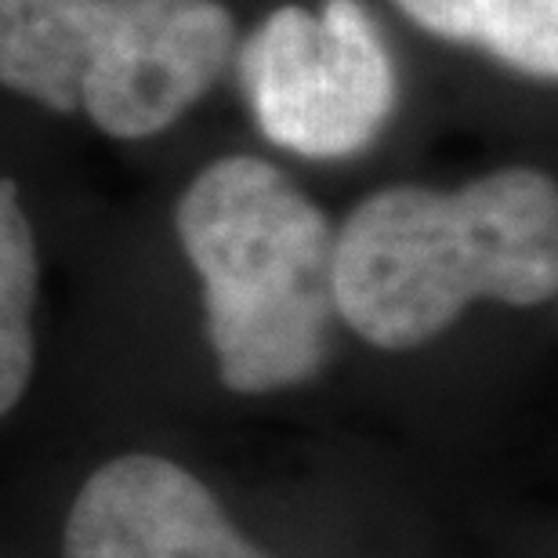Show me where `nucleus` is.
Masks as SVG:
<instances>
[{"label":"nucleus","mask_w":558,"mask_h":558,"mask_svg":"<svg viewBox=\"0 0 558 558\" xmlns=\"http://www.w3.org/2000/svg\"><path fill=\"white\" fill-rule=\"evenodd\" d=\"M558 290V185L537 167L442 193L388 185L333 232V301L344 327L385 352L450 330L475 301L544 305Z\"/></svg>","instance_id":"f257e3e1"},{"label":"nucleus","mask_w":558,"mask_h":558,"mask_svg":"<svg viewBox=\"0 0 558 558\" xmlns=\"http://www.w3.org/2000/svg\"><path fill=\"white\" fill-rule=\"evenodd\" d=\"M204 283L207 341L229 392L269 396L312 381L330 355L333 226L262 156L207 163L174 207Z\"/></svg>","instance_id":"f03ea898"},{"label":"nucleus","mask_w":558,"mask_h":558,"mask_svg":"<svg viewBox=\"0 0 558 558\" xmlns=\"http://www.w3.org/2000/svg\"><path fill=\"white\" fill-rule=\"evenodd\" d=\"M232 48L218 0H0V84L120 142L178 124Z\"/></svg>","instance_id":"7ed1b4c3"},{"label":"nucleus","mask_w":558,"mask_h":558,"mask_svg":"<svg viewBox=\"0 0 558 558\" xmlns=\"http://www.w3.org/2000/svg\"><path fill=\"white\" fill-rule=\"evenodd\" d=\"M236 59L262 135L287 153L344 160L396 117V54L363 0L276 8Z\"/></svg>","instance_id":"20e7f679"},{"label":"nucleus","mask_w":558,"mask_h":558,"mask_svg":"<svg viewBox=\"0 0 558 558\" xmlns=\"http://www.w3.org/2000/svg\"><path fill=\"white\" fill-rule=\"evenodd\" d=\"M62 558H269L182 464L128 453L102 464L65 519Z\"/></svg>","instance_id":"39448f33"},{"label":"nucleus","mask_w":558,"mask_h":558,"mask_svg":"<svg viewBox=\"0 0 558 558\" xmlns=\"http://www.w3.org/2000/svg\"><path fill=\"white\" fill-rule=\"evenodd\" d=\"M424 33L489 59L533 81L558 76V0H392Z\"/></svg>","instance_id":"423d86ee"},{"label":"nucleus","mask_w":558,"mask_h":558,"mask_svg":"<svg viewBox=\"0 0 558 558\" xmlns=\"http://www.w3.org/2000/svg\"><path fill=\"white\" fill-rule=\"evenodd\" d=\"M40 290L37 236L15 178H0V417L19 407L33 377V305Z\"/></svg>","instance_id":"0eeeda50"}]
</instances>
